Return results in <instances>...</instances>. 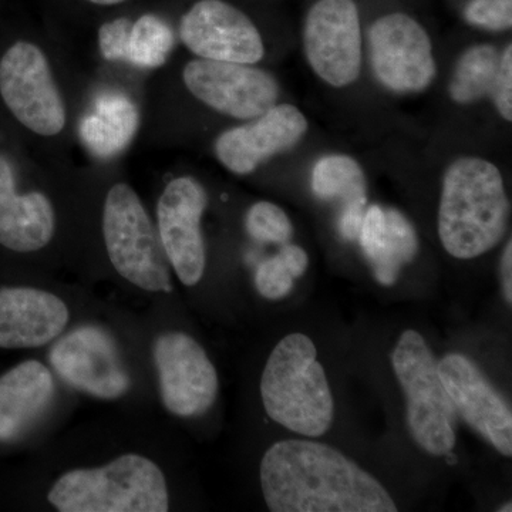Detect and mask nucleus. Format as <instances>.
I'll use <instances>...</instances> for the list:
<instances>
[{"instance_id":"nucleus-1","label":"nucleus","mask_w":512,"mask_h":512,"mask_svg":"<svg viewBox=\"0 0 512 512\" xmlns=\"http://www.w3.org/2000/svg\"><path fill=\"white\" fill-rule=\"evenodd\" d=\"M259 476L272 512L397 511L380 481L318 441H278L266 450Z\"/></svg>"},{"instance_id":"nucleus-2","label":"nucleus","mask_w":512,"mask_h":512,"mask_svg":"<svg viewBox=\"0 0 512 512\" xmlns=\"http://www.w3.org/2000/svg\"><path fill=\"white\" fill-rule=\"evenodd\" d=\"M508 217L503 175L493 163L463 157L448 165L437 221L447 254L464 261L487 254L504 238Z\"/></svg>"},{"instance_id":"nucleus-3","label":"nucleus","mask_w":512,"mask_h":512,"mask_svg":"<svg viewBox=\"0 0 512 512\" xmlns=\"http://www.w3.org/2000/svg\"><path fill=\"white\" fill-rule=\"evenodd\" d=\"M309 336H285L266 362L261 379L265 412L275 423L305 437L328 433L335 402Z\"/></svg>"},{"instance_id":"nucleus-4","label":"nucleus","mask_w":512,"mask_h":512,"mask_svg":"<svg viewBox=\"0 0 512 512\" xmlns=\"http://www.w3.org/2000/svg\"><path fill=\"white\" fill-rule=\"evenodd\" d=\"M47 500L60 512H165L170 507L163 470L134 453L106 466L67 471Z\"/></svg>"},{"instance_id":"nucleus-5","label":"nucleus","mask_w":512,"mask_h":512,"mask_svg":"<svg viewBox=\"0 0 512 512\" xmlns=\"http://www.w3.org/2000/svg\"><path fill=\"white\" fill-rule=\"evenodd\" d=\"M394 375L406 396V420L417 446L447 456L456 446L457 412L439 373V362L416 330H406L393 350Z\"/></svg>"},{"instance_id":"nucleus-6","label":"nucleus","mask_w":512,"mask_h":512,"mask_svg":"<svg viewBox=\"0 0 512 512\" xmlns=\"http://www.w3.org/2000/svg\"><path fill=\"white\" fill-rule=\"evenodd\" d=\"M103 237L111 265L130 284L148 292H171L160 238L143 202L128 184H114L107 192Z\"/></svg>"},{"instance_id":"nucleus-7","label":"nucleus","mask_w":512,"mask_h":512,"mask_svg":"<svg viewBox=\"0 0 512 512\" xmlns=\"http://www.w3.org/2000/svg\"><path fill=\"white\" fill-rule=\"evenodd\" d=\"M0 96L22 126L53 137L66 126V106L45 53L29 42L15 43L0 59Z\"/></svg>"},{"instance_id":"nucleus-8","label":"nucleus","mask_w":512,"mask_h":512,"mask_svg":"<svg viewBox=\"0 0 512 512\" xmlns=\"http://www.w3.org/2000/svg\"><path fill=\"white\" fill-rule=\"evenodd\" d=\"M165 409L181 419L202 416L220 392V379L204 348L184 332H165L153 349Z\"/></svg>"},{"instance_id":"nucleus-9","label":"nucleus","mask_w":512,"mask_h":512,"mask_svg":"<svg viewBox=\"0 0 512 512\" xmlns=\"http://www.w3.org/2000/svg\"><path fill=\"white\" fill-rule=\"evenodd\" d=\"M313 72L332 87L355 82L362 67V29L355 0H318L303 26Z\"/></svg>"},{"instance_id":"nucleus-10","label":"nucleus","mask_w":512,"mask_h":512,"mask_svg":"<svg viewBox=\"0 0 512 512\" xmlns=\"http://www.w3.org/2000/svg\"><path fill=\"white\" fill-rule=\"evenodd\" d=\"M369 55L376 79L392 92H423L436 77L430 37L404 13H389L370 26Z\"/></svg>"},{"instance_id":"nucleus-11","label":"nucleus","mask_w":512,"mask_h":512,"mask_svg":"<svg viewBox=\"0 0 512 512\" xmlns=\"http://www.w3.org/2000/svg\"><path fill=\"white\" fill-rule=\"evenodd\" d=\"M49 359L64 382L87 396L117 400L130 392V373L116 340L99 326H80L62 336Z\"/></svg>"},{"instance_id":"nucleus-12","label":"nucleus","mask_w":512,"mask_h":512,"mask_svg":"<svg viewBox=\"0 0 512 512\" xmlns=\"http://www.w3.org/2000/svg\"><path fill=\"white\" fill-rule=\"evenodd\" d=\"M183 79L192 96L238 120L256 119L279 99L275 77L252 64L192 60L184 67Z\"/></svg>"},{"instance_id":"nucleus-13","label":"nucleus","mask_w":512,"mask_h":512,"mask_svg":"<svg viewBox=\"0 0 512 512\" xmlns=\"http://www.w3.org/2000/svg\"><path fill=\"white\" fill-rule=\"evenodd\" d=\"M207 207V191L188 175L171 181L158 200V238L165 258L185 286L197 285L204 276L207 255L201 220Z\"/></svg>"},{"instance_id":"nucleus-14","label":"nucleus","mask_w":512,"mask_h":512,"mask_svg":"<svg viewBox=\"0 0 512 512\" xmlns=\"http://www.w3.org/2000/svg\"><path fill=\"white\" fill-rule=\"evenodd\" d=\"M180 37L200 59L255 64L265 56L254 22L224 0L195 3L181 19Z\"/></svg>"},{"instance_id":"nucleus-15","label":"nucleus","mask_w":512,"mask_h":512,"mask_svg":"<svg viewBox=\"0 0 512 512\" xmlns=\"http://www.w3.org/2000/svg\"><path fill=\"white\" fill-rule=\"evenodd\" d=\"M439 373L454 409L505 457L512 456L510 404L468 357L450 353L439 362Z\"/></svg>"},{"instance_id":"nucleus-16","label":"nucleus","mask_w":512,"mask_h":512,"mask_svg":"<svg viewBox=\"0 0 512 512\" xmlns=\"http://www.w3.org/2000/svg\"><path fill=\"white\" fill-rule=\"evenodd\" d=\"M308 120L292 104H275L244 126L224 131L215 141V156L231 173L251 174L265 160L298 144Z\"/></svg>"},{"instance_id":"nucleus-17","label":"nucleus","mask_w":512,"mask_h":512,"mask_svg":"<svg viewBox=\"0 0 512 512\" xmlns=\"http://www.w3.org/2000/svg\"><path fill=\"white\" fill-rule=\"evenodd\" d=\"M66 303L43 289H0V348L33 349L59 338L69 323Z\"/></svg>"},{"instance_id":"nucleus-18","label":"nucleus","mask_w":512,"mask_h":512,"mask_svg":"<svg viewBox=\"0 0 512 512\" xmlns=\"http://www.w3.org/2000/svg\"><path fill=\"white\" fill-rule=\"evenodd\" d=\"M56 215L39 191L19 194L12 164L0 154V245L19 254L45 248L52 241Z\"/></svg>"},{"instance_id":"nucleus-19","label":"nucleus","mask_w":512,"mask_h":512,"mask_svg":"<svg viewBox=\"0 0 512 512\" xmlns=\"http://www.w3.org/2000/svg\"><path fill=\"white\" fill-rule=\"evenodd\" d=\"M55 380L49 367L26 360L0 376V441L20 436L49 406Z\"/></svg>"},{"instance_id":"nucleus-20","label":"nucleus","mask_w":512,"mask_h":512,"mask_svg":"<svg viewBox=\"0 0 512 512\" xmlns=\"http://www.w3.org/2000/svg\"><path fill=\"white\" fill-rule=\"evenodd\" d=\"M140 127V111L127 94L100 93L80 121L84 147L101 160L123 153Z\"/></svg>"},{"instance_id":"nucleus-21","label":"nucleus","mask_w":512,"mask_h":512,"mask_svg":"<svg viewBox=\"0 0 512 512\" xmlns=\"http://www.w3.org/2000/svg\"><path fill=\"white\" fill-rule=\"evenodd\" d=\"M501 53L491 45L471 46L461 55L448 84V94L458 104H471L490 96Z\"/></svg>"},{"instance_id":"nucleus-22","label":"nucleus","mask_w":512,"mask_h":512,"mask_svg":"<svg viewBox=\"0 0 512 512\" xmlns=\"http://www.w3.org/2000/svg\"><path fill=\"white\" fill-rule=\"evenodd\" d=\"M313 194L323 201L343 204L367 200V183L362 167L352 157L332 154L320 158L312 170Z\"/></svg>"},{"instance_id":"nucleus-23","label":"nucleus","mask_w":512,"mask_h":512,"mask_svg":"<svg viewBox=\"0 0 512 512\" xmlns=\"http://www.w3.org/2000/svg\"><path fill=\"white\" fill-rule=\"evenodd\" d=\"M386 235L379 252L370 265L379 284L392 286L396 284L403 265L413 261L419 249L416 229L402 212L386 208Z\"/></svg>"},{"instance_id":"nucleus-24","label":"nucleus","mask_w":512,"mask_h":512,"mask_svg":"<svg viewBox=\"0 0 512 512\" xmlns=\"http://www.w3.org/2000/svg\"><path fill=\"white\" fill-rule=\"evenodd\" d=\"M174 43L171 26L160 16L147 13L131 25L126 63L144 69H156L167 62Z\"/></svg>"},{"instance_id":"nucleus-25","label":"nucleus","mask_w":512,"mask_h":512,"mask_svg":"<svg viewBox=\"0 0 512 512\" xmlns=\"http://www.w3.org/2000/svg\"><path fill=\"white\" fill-rule=\"evenodd\" d=\"M245 228L255 241L262 244L284 245L291 241L292 222L286 212L276 204L259 201L245 215Z\"/></svg>"},{"instance_id":"nucleus-26","label":"nucleus","mask_w":512,"mask_h":512,"mask_svg":"<svg viewBox=\"0 0 512 512\" xmlns=\"http://www.w3.org/2000/svg\"><path fill=\"white\" fill-rule=\"evenodd\" d=\"M293 282H295V278H293L291 269L279 254L265 259L256 268V291L269 301H279V299L286 298L292 291Z\"/></svg>"},{"instance_id":"nucleus-27","label":"nucleus","mask_w":512,"mask_h":512,"mask_svg":"<svg viewBox=\"0 0 512 512\" xmlns=\"http://www.w3.org/2000/svg\"><path fill=\"white\" fill-rule=\"evenodd\" d=\"M463 16L477 28L503 32L511 29L512 0H470Z\"/></svg>"},{"instance_id":"nucleus-28","label":"nucleus","mask_w":512,"mask_h":512,"mask_svg":"<svg viewBox=\"0 0 512 512\" xmlns=\"http://www.w3.org/2000/svg\"><path fill=\"white\" fill-rule=\"evenodd\" d=\"M133 22L127 18L111 20L101 25L99 47L101 55L109 62H127L128 36Z\"/></svg>"},{"instance_id":"nucleus-29","label":"nucleus","mask_w":512,"mask_h":512,"mask_svg":"<svg viewBox=\"0 0 512 512\" xmlns=\"http://www.w3.org/2000/svg\"><path fill=\"white\" fill-rule=\"evenodd\" d=\"M491 99L498 113L507 121L512 120V46L508 45L500 56L497 77L491 90Z\"/></svg>"},{"instance_id":"nucleus-30","label":"nucleus","mask_w":512,"mask_h":512,"mask_svg":"<svg viewBox=\"0 0 512 512\" xmlns=\"http://www.w3.org/2000/svg\"><path fill=\"white\" fill-rule=\"evenodd\" d=\"M367 200H359L345 204L339 218V232L346 241L359 238L363 218H365Z\"/></svg>"},{"instance_id":"nucleus-31","label":"nucleus","mask_w":512,"mask_h":512,"mask_svg":"<svg viewBox=\"0 0 512 512\" xmlns=\"http://www.w3.org/2000/svg\"><path fill=\"white\" fill-rule=\"evenodd\" d=\"M279 255L284 258L286 265L291 269L293 278L298 279L305 274L309 266V256L305 249L298 245L284 244L282 245Z\"/></svg>"},{"instance_id":"nucleus-32","label":"nucleus","mask_w":512,"mask_h":512,"mask_svg":"<svg viewBox=\"0 0 512 512\" xmlns=\"http://www.w3.org/2000/svg\"><path fill=\"white\" fill-rule=\"evenodd\" d=\"M501 284H503L504 299L512 305V242L505 245L503 258H501Z\"/></svg>"},{"instance_id":"nucleus-33","label":"nucleus","mask_w":512,"mask_h":512,"mask_svg":"<svg viewBox=\"0 0 512 512\" xmlns=\"http://www.w3.org/2000/svg\"><path fill=\"white\" fill-rule=\"evenodd\" d=\"M89 2L94 3V5L110 6V5H117V3L124 2V0H89Z\"/></svg>"},{"instance_id":"nucleus-34","label":"nucleus","mask_w":512,"mask_h":512,"mask_svg":"<svg viewBox=\"0 0 512 512\" xmlns=\"http://www.w3.org/2000/svg\"><path fill=\"white\" fill-rule=\"evenodd\" d=\"M500 511L501 512H504V511L511 512L512 511L511 503H508L507 505H504V508H500Z\"/></svg>"}]
</instances>
